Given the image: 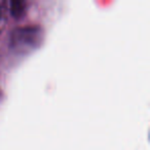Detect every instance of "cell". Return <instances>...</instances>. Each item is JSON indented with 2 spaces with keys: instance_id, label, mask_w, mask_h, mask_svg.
Instances as JSON below:
<instances>
[{
  "instance_id": "cell-1",
  "label": "cell",
  "mask_w": 150,
  "mask_h": 150,
  "mask_svg": "<svg viewBox=\"0 0 150 150\" xmlns=\"http://www.w3.org/2000/svg\"><path fill=\"white\" fill-rule=\"evenodd\" d=\"M43 32L38 26L16 28L11 32L9 46L18 54H28L41 44Z\"/></svg>"
},
{
  "instance_id": "cell-2",
  "label": "cell",
  "mask_w": 150,
  "mask_h": 150,
  "mask_svg": "<svg viewBox=\"0 0 150 150\" xmlns=\"http://www.w3.org/2000/svg\"><path fill=\"white\" fill-rule=\"evenodd\" d=\"M26 11V2L24 1H11V13L13 18L19 19L24 15Z\"/></svg>"
},
{
  "instance_id": "cell-3",
  "label": "cell",
  "mask_w": 150,
  "mask_h": 150,
  "mask_svg": "<svg viewBox=\"0 0 150 150\" xmlns=\"http://www.w3.org/2000/svg\"><path fill=\"white\" fill-rule=\"evenodd\" d=\"M3 7H2V3L0 2V22L2 21V19H3Z\"/></svg>"
}]
</instances>
